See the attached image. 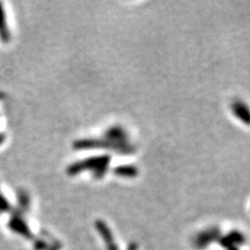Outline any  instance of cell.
<instances>
[{"mask_svg":"<svg viewBox=\"0 0 250 250\" xmlns=\"http://www.w3.org/2000/svg\"><path fill=\"white\" fill-rule=\"evenodd\" d=\"M114 174L116 176L124 177V178H134L138 176L139 170L134 165H121L114 169Z\"/></svg>","mask_w":250,"mask_h":250,"instance_id":"obj_3","label":"cell"},{"mask_svg":"<svg viewBox=\"0 0 250 250\" xmlns=\"http://www.w3.org/2000/svg\"><path fill=\"white\" fill-rule=\"evenodd\" d=\"M10 36L11 34L9 28H7L5 12L3 10L2 4L0 3V38H1L4 42H7L10 40Z\"/></svg>","mask_w":250,"mask_h":250,"instance_id":"obj_4","label":"cell"},{"mask_svg":"<svg viewBox=\"0 0 250 250\" xmlns=\"http://www.w3.org/2000/svg\"><path fill=\"white\" fill-rule=\"evenodd\" d=\"M111 163V156L109 155H96L88 158L83 161L73 163L67 169V173L70 176H74L82 173L83 171H90L93 176L100 179L103 178L107 172L108 165Z\"/></svg>","mask_w":250,"mask_h":250,"instance_id":"obj_1","label":"cell"},{"mask_svg":"<svg viewBox=\"0 0 250 250\" xmlns=\"http://www.w3.org/2000/svg\"><path fill=\"white\" fill-rule=\"evenodd\" d=\"M230 111L240 122L250 126V106L245 101L241 99L232 101L230 104Z\"/></svg>","mask_w":250,"mask_h":250,"instance_id":"obj_2","label":"cell"}]
</instances>
